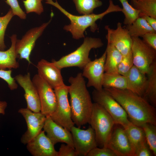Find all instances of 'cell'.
I'll use <instances>...</instances> for the list:
<instances>
[{"label": "cell", "instance_id": "cell-13", "mask_svg": "<svg viewBox=\"0 0 156 156\" xmlns=\"http://www.w3.org/2000/svg\"><path fill=\"white\" fill-rule=\"evenodd\" d=\"M105 29L107 31L106 38L107 42L112 44L123 56L131 52L132 38L125 28L122 26L121 23H117L115 29L108 25L105 27Z\"/></svg>", "mask_w": 156, "mask_h": 156}, {"label": "cell", "instance_id": "cell-8", "mask_svg": "<svg viewBox=\"0 0 156 156\" xmlns=\"http://www.w3.org/2000/svg\"><path fill=\"white\" fill-rule=\"evenodd\" d=\"M131 51L133 64L147 74L152 65L156 62V50L139 37H132Z\"/></svg>", "mask_w": 156, "mask_h": 156}, {"label": "cell", "instance_id": "cell-30", "mask_svg": "<svg viewBox=\"0 0 156 156\" xmlns=\"http://www.w3.org/2000/svg\"><path fill=\"white\" fill-rule=\"evenodd\" d=\"M118 0L122 5V12L125 16L124 24L126 25L131 24L139 17V11L130 4L127 0Z\"/></svg>", "mask_w": 156, "mask_h": 156}, {"label": "cell", "instance_id": "cell-9", "mask_svg": "<svg viewBox=\"0 0 156 156\" xmlns=\"http://www.w3.org/2000/svg\"><path fill=\"white\" fill-rule=\"evenodd\" d=\"M50 20L39 27L33 28L28 31L21 39H17L15 45V51L17 57L26 60L30 64H31L30 56L35 45L36 41L41 36L44 30L51 22L53 16L51 13Z\"/></svg>", "mask_w": 156, "mask_h": 156}, {"label": "cell", "instance_id": "cell-6", "mask_svg": "<svg viewBox=\"0 0 156 156\" xmlns=\"http://www.w3.org/2000/svg\"><path fill=\"white\" fill-rule=\"evenodd\" d=\"M92 94L94 103L106 111L116 125H120L124 128L132 122L122 106L104 88L100 90L94 89Z\"/></svg>", "mask_w": 156, "mask_h": 156}, {"label": "cell", "instance_id": "cell-31", "mask_svg": "<svg viewBox=\"0 0 156 156\" xmlns=\"http://www.w3.org/2000/svg\"><path fill=\"white\" fill-rule=\"evenodd\" d=\"M14 16L12 11L10 8L5 15L0 17V50H5L6 48L4 40L5 32L8 24Z\"/></svg>", "mask_w": 156, "mask_h": 156}, {"label": "cell", "instance_id": "cell-15", "mask_svg": "<svg viewBox=\"0 0 156 156\" xmlns=\"http://www.w3.org/2000/svg\"><path fill=\"white\" fill-rule=\"evenodd\" d=\"M107 147L117 156H134V151L123 127H114Z\"/></svg>", "mask_w": 156, "mask_h": 156}, {"label": "cell", "instance_id": "cell-41", "mask_svg": "<svg viewBox=\"0 0 156 156\" xmlns=\"http://www.w3.org/2000/svg\"><path fill=\"white\" fill-rule=\"evenodd\" d=\"M7 106V103L5 101H0V114L4 115L5 110Z\"/></svg>", "mask_w": 156, "mask_h": 156}, {"label": "cell", "instance_id": "cell-26", "mask_svg": "<svg viewBox=\"0 0 156 156\" xmlns=\"http://www.w3.org/2000/svg\"><path fill=\"white\" fill-rule=\"evenodd\" d=\"M131 5L139 11V17L146 15L156 18V0H130Z\"/></svg>", "mask_w": 156, "mask_h": 156}, {"label": "cell", "instance_id": "cell-10", "mask_svg": "<svg viewBox=\"0 0 156 156\" xmlns=\"http://www.w3.org/2000/svg\"><path fill=\"white\" fill-rule=\"evenodd\" d=\"M32 80L38 94L40 112L46 117L50 116L55 111L57 104L54 89L38 74L34 76Z\"/></svg>", "mask_w": 156, "mask_h": 156}, {"label": "cell", "instance_id": "cell-37", "mask_svg": "<svg viewBox=\"0 0 156 156\" xmlns=\"http://www.w3.org/2000/svg\"><path fill=\"white\" fill-rule=\"evenodd\" d=\"M57 153L58 156H77L74 147L66 144H61Z\"/></svg>", "mask_w": 156, "mask_h": 156}, {"label": "cell", "instance_id": "cell-1", "mask_svg": "<svg viewBox=\"0 0 156 156\" xmlns=\"http://www.w3.org/2000/svg\"><path fill=\"white\" fill-rule=\"evenodd\" d=\"M103 88L122 106L133 124L140 127L146 123L156 125L155 106L143 96L127 89Z\"/></svg>", "mask_w": 156, "mask_h": 156}, {"label": "cell", "instance_id": "cell-16", "mask_svg": "<svg viewBox=\"0 0 156 156\" xmlns=\"http://www.w3.org/2000/svg\"><path fill=\"white\" fill-rule=\"evenodd\" d=\"M16 82L23 89L27 108L32 112H40L41 105L37 90L30 77L29 73L19 74L14 78Z\"/></svg>", "mask_w": 156, "mask_h": 156}, {"label": "cell", "instance_id": "cell-18", "mask_svg": "<svg viewBox=\"0 0 156 156\" xmlns=\"http://www.w3.org/2000/svg\"><path fill=\"white\" fill-rule=\"evenodd\" d=\"M27 148L34 156H58L54 145L42 131L27 144Z\"/></svg>", "mask_w": 156, "mask_h": 156}, {"label": "cell", "instance_id": "cell-29", "mask_svg": "<svg viewBox=\"0 0 156 156\" xmlns=\"http://www.w3.org/2000/svg\"><path fill=\"white\" fill-rule=\"evenodd\" d=\"M141 127L142 128L147 143L154 155H156V125L146 123Z\"/></svg>", "mask_w": 156, "mask_h": 156}, {"label": "cell", "instance_id": "cell-3", "mask_svg": "<svg viewBox=\"0 0 156 156\" xmlns=\"http://www.w3.org/2000/svg\"><path fill=\"white\" fill-rule=\"evenodd\" d=\"M45 0L46 3L56 8L69 19L70 24L65 25L64 29L67 31L70 32L73 38L77 40L84 38V32L88 27H90L91 31L93 32L98 29L96 22L98 20H101L105 15L109 13L122 11V8L118 5L114 4L112 0H109L108 8L102 13L98 14L92 13L77 16L72 14L66 10L58 3L57 0H55V2L52 0Z\"/></svg>", "mask_w": 156, "mask_h": 156}, {"label": "cell", "instance_id": "cell-11", "mask_svg": "<svg viewBox=\"0 0 156 156\" xmlns=\"http://www.w3.org/2000/svg\"><path fill=\"white\" fill-rule=\"evenodd\" d=\"M70 131L77 156H87L92 150L97 147L95 132L91 126L83 130L74 126Z\"/></svg>", "mask_w": 156, "mask_h": 156}, {"label": "cell", "instance_id": "cell-19", "mask_svg": "<svg viewBox=\"0 0 156 156\" xmlns=\"http://www.w3.org/2000/svg\"><path fill=\"white\" fill-rule=\"evenodd\" d=\"M38 74L54 89L65 84L61 74V69L52 62L42 59L36 66Z\"/></svg>", "mask_w": 156, "mask_h": 156}, {"label": "cell", "instance_id": "cell-5", "mask_svg": "<svg viewBox=\"0 0 156 156\" xmlns=\"http://www.w3.org/2000/svg\"><path fill=\"white\" fill-rule=\"evenodd\" d=\"M89 124L95 132L97 146L107 147L116 124L109 114L97 103H93Z\"/></svg>", "mask_w": 156, "mask_h": 156}, {"label": "cell", "instance_id": "cell-32", "mask_svg": "<svg viewBox=\"0 0 156 156\" xmlns=\"http://www.w3.org/2000/svg\"><path fill=\"white\" fill-rule=\"evenodd\" d=\"M43 0H25L23 1L26 13L34 12L38 15L44 11L42 1Z\"/></svg>", "mask_w": 156, "mask_h": 156}, {"label": "cell", "instance_id": "cell-25", "mask_svg": "<svg viewBox=\"0 0 156 156\" xmlns=\"http://www.w3.org/2000/svg\"><path fill=\"white\" fill-rule=\"evenodd\" d=\"M124 129L134 152L139 146L146 142L144 133L141 127L131 122Z\"/></svg>", "mask_w": 156, "mask_h": 156}, {"label": "cell", "instance_id": "cell-27", "mask_svg": "<svg viewBox=\"0 0 156 156\" xmlns=\"http://www.w3.org/2000/svg\"><path fill=\"white\" fill-rule=\"evenodd\" d=\"M103 88H113L119 89H127L126 77L119 74L105 73L102 82Z\"/></svg>", "mask_w": 156, "mask_h": 156}, {"label": "cell", "instance_id": "cell-24", "mask_svg": "<svg viewBox=\"0 0 156 156\" xmlns=\"http://www.w3.org/2000/svg\"><path fill=\"white\" fill-rule=\"evenodd\" d=\"M125 28L132 37H142L146 34L156 32L142 17H138L131 24L126 25Z\"/></svg>", "mask_w": 156, "mask_h": 156}, {"label": "cell", "instance_id": "cell-7", "mask_svg": "<svg viewBox=\"0 0 156 156\" xmlns=\"http://www.w3.org/2000/svg\"><path fill=\"white\" fill-rule=\"evenodd\" d=\"M69 86L64 84L54 89L57 99L55 109L50 116L55 122L70 131L75 125L68 99Z\"/></svg>", "mask_w": 156, "mask_h": 156}, {"label": "cell", "instance_id": "cell-38", "mask_svg": "<svg viewBox=\"0 0 156 156\" xmlns=\"http://www.w3.org/2000/svg\"><path fill=\"white\" fill-rule=\"evenodd\" d=\"M153 155L146 142L140 144L135 149L134 156H151Z\"/></svg>", "mask_w": 156, "mask_h": 156}, {"label": "cell", "instance_id": "cell-40", "mask_svg": "<svg viewBox=\"0 0 156 156\" xmlns=\"http://www.w3.org/2000/svg\"><path fill=\"white\" fill-rule=\"evenodd\" d=\"M156 31V18L146 15L141 16Z\"/></svg>", "mask_w": 156, "mask_h": 156}, {"label": "cell", "instance_id": "cell-12", "mask_svg": "<svg viewBox=\"0 0 156 156\" xmlns=\"http://www.w3.org/2000/svg\"><path fill=\"white\" fill-rule=\"evenodd\" d=\"M18 112L23 117L27 125V129L21 140L23 144H26L42 131L46 116L40 112H34L27 108H20Z\"/></svg>", "mask_w": 156, "mask_h": 156}, {"label": "cell", "instance_id": "cell-33", "mask_svg": "<svg viewBox=\"0 0 156 156\" xmlns=\"http://www.w3.org/2000/svg\"><path fill=\"white\" fill-rule=\"evenodd\" d=\"M133 65L131 51L126 55L123 56L118 67V73L125 76Z\"/></svg>", "mask_w": 156, "mask_h": 156}, {"label": "cell", "instance_id": "cell-17", "mask_svg": "<svg viewBox=\"0 0 156 156\" xmlns=\"http://www.w3.org/2000/svg\"><path fill=\"white\" fill-rule=\"evenodd\" d=\"M43 129L54 145L62 142L74 147L70 131L55 122L50 116L46 117Z\"/></svg>", "mask_w": 156, "mask_h": 156}, {"label": "cell", "instance_id": "cell-23", "mask_svg": "<svg viewBox=\"0 0 156 156\" xmlns=\"http://www.w3.org/2000/svg\"><path fill=\"white\" fill-rule=\"evenodd\" d=\"M146 76V85L142 96L155 107L156 105V62L151 66Z\"/></svg>", "mask_w": 156, "mask_h": 156}, {"label": "cell", "instance_id": "cell-34", "mask_svg": "<svg viewBox=\"0 0 156 156\" xmlns=\"http://www.w3.org/2000/svg\"><path fill=\"white\" fill-rule=\"evenodd\" d=\"M12 70L0 69V78L7 83L8 87L12 90L16 89L18 85L14 78L12 76Z\"/></svg>", "mask_w": 156, "mask_h": 156}, {"label": "cell", "instance_id": "cell-28", "mask_svg": "<svg viewBox=\"0 0 156 156\" xmlns=\"http://www.w3.org/2000/svg\"><path fill=\"white\" fill-rule=\"evenodd\" d=\"M76 9L81 14H88L93 13L95 8L101 6L102 2L100 0H73Z\"/></svg>", "mask_w": 156, "mask_h": 156}, {"label": "cell", "instance_id": "cell-39", "mask_svg": "<svg viewBox=\"0 0 156 156\" xmlns=\"http://www.w3.org/2000/svg\"><path fill=\"white\" fill-rule=\"evenodd\" d=\"M142 40L148 45L156 50V33H147L142 37Z\"/></svg>", "mask_w": 156, "mask_h": 156}, {"label": "cell", "instance_id": "cell-21", "mask_svg": "<svg viewBox=\"0 0 156 156\" xmlns=\"http://www.w3.org/2000/svg\"><path fill=\"white\" fill-rule=\"evenodd\" d=\"M11 45L6 50H0V69H16L19 67V64L16 61L17 56L15 51V45L17 39L16 34L10 37Z\"/></svg>", "mask_w": 156, "mask_h": 156}, {"label": "cell", "instance_id": "cell-14", "mask_svg": "<svg viewBox=\"0 0 156 156\" xmlns=\"http://www.w3.org/2000/svg\"><path fill=\"white\" fill-rule=\"evenodd\" d=\"M106 57L105 51L101 57L93 61H90L83 69L82 75L88 79L86 85L87 87H93L97 90H100L103 89L102 82L105 73Z\"/></svg>", "mask_w": 156, "mask_h": 156}, {"label": "cell", "instance_id": "cell-22", "mask_svg": "<svg viewBox=\"0 0 156 156\" xmlns=\"http://www.w3.org/2000/svg\"><path fill=\"white\" fill-rule=\"evenodd\" d=\"M105 51L106 57L104 65L105 73L119 74L118 67L123 56L112 44L108 42Z\"/></svg>", "mask_w": 156, "mask_h": 156}, {"label": "cell", "instance_id": "cell-36", "mask_svg": "<svg viewBox=\"0 0 156 156\" xmlns=\"http://www.w3.org/2000/svg\"><path fill=\"white\" fill-rule=\"evenodd\" d=\"M87 156H117L115 153L107 147H97L92 150Z\"/></svg>", "mask_w": 156, "mask_h": 156}, {"label": "cell", "instance_id": "cell-4", "mask_svg": "<svg viewBox=\"0 0 156 156\" xmlns=\"http://www.w3.org/2000/svg\"><path fill=\"white\" fill-rule=\"evenodd\" d=\"M103 45V43L100 38H84L83 43L75 51L62 57L57 61L53 60L52 62L61 70L64 68L74 66L83 69L91 61L89 56L91 49L99 48Z\"/></svg>", "mask_w": 156, "mask_h": 156}, {"label": "cell", "instance_id": "cell-20", "mask_svg": "<svg viewBox=\"0 0 156 156\" xmlns=\"http://www.w3.org/2000/svg\"><path fill=\"white\" fill-rule=\"evenodd\" d=\"M125 76L127 89L142 96L146 85V75L133 65Z\"/></svg>", "mask_w": 156, "mask_h": 156}, {"label": "cell", "instance_id": "cell-35", "mask_svg": "<svg viewBox=\"0 0 156 156\" xmlns=\"http://www.w3.org/2000/svg\"><path fill=\"white\" fill-rule=\"evenodd\" d=\"M5 2L10 6L14 16H17L22 19H26V14L20 7L17 0H6Z\"/></svg>", "mask_w": 156, "mask_h": 156}, {"label": "cell", "instance_id": "cell-2", "mask_svg": "<svg viewBox=\"0 0 156 156\" xmlns=\"http://www.w3.org/2000/svg\"><path fill=\"white\" fill-rule=\"evenodd\" d=\"M68 81L72 119L77 127L80 128L89 124L93 103L81 73L70 77Z\"/></svg>", "mask_w": 156, "mask_h": 156}]
</instances>
